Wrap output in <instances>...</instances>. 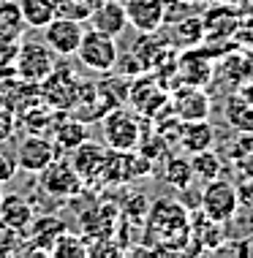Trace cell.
<instances>
[{
  "label": "cell",
  "mask_w": 253,
  "mask_h": 258,
  "mask_svg": "<svg viewBox=\"0 0 253 258\" xmlns=\"http://www.w3.org/2000/svg\"><path fill=\"white\" fill-rule=\"evenodd\" d=\"M147 239L158 236L156 250H185V242L191 239V215L177 201H158L147 220Z\"/></svg>",
  "instance_id": "6da1fadb"
},
{
  "label": "cell",
  "mask_w": 253,
  "mask_h": 258,
  "mask_svg": "<svg viewBox=\"0 0 253 258\" xmlns=\"http://www.w3.org/2000/svg\"><path fill=\"white\" fill-rule=\"evenodd\" d=\"M76 57L84 68L90 71H98V74H109L112 68H117V60H120V49H117V41L107 36V33L90 30L82 33V41L76 46Z\"/></svg>",
  "instance_id": "7a4b0ae2"
},
{
  "label": "cell",
  "mask_w": 253,
  "mask_h": 258,
  "mask_svg": "<svg viewBox=\"0 0 253 258\" xmlns=\"http://www.w3.org/2000/svg\"><path fill=\"white\" fill-rule=\"evenodd\" d=\"M199 207L201 212L207 215V218H213L218 223H226L231 215L237 212V207H240V199H237V185H231L229 179H210L205 182L199 193Z\"/></svg>",
  "instance_id": "3957f363"
},
{
  "label": "cell",
  "mask_w": 253,
  "mask_h": 258,
  "mask_svg": "<svg viewBox=\"0 0 253 258\" xmlns=\"http://www.w3.org/2000/svg\"><path fill=\"white\" fill-rule=\"evenodd\" d=\"M142 125L133 114L123 109H109V114L104 117V142L109 144V150H136Z\"/></svg>",
  "instance_id": "277c9868"
},
{
  "label": "cell",
  "mask_w": 253,
  "mask_h": 258,
  "mask_svg": "<svg viewBox=\"0 0 253 258\" xmlns=\"http://www.w3.org/2000/svg\"><path fill=\"white\" fill-rule=\"evenodd\" d=\"M41 187L55 199H71L82 190V179H79V174H76V169L71 166V160L58 155L44 171H41Z\"/></svg>",
  "instance_id": "5b68a950"
},
{
  "label": "cell",
  "mask_w": 253,
  "mask_h": 258,
  "mask_svg": "<svg viewBox=\"0 0 253 258\" xmlns=\"http://www.w3.org/2000/svg\"><path fill=\"white\" fill-rule=\"evenodd\" d=\"M82 33H84V27H82L79 19L55 17L52 22L44 27V44L55 54L71 57V54H76V46H79V41H82Z\"/></svg>",
  "instance_id": "8992f818"
},
{
  "label": "cell",
  "mask_w": 253,
  "mask_h": 258,
  "mask_svg": "<svg viewBox=\"0 0 253 258\" xmlns=\"http://www.w3.org/2000/svg\"><path fill=\"white\" fill-rule=\"evenodd\" d=\"M58 155H60V150L55 142H49L46 136L30 134L27 139H22V144L17 150V166L30 174H41Z\"/></svg>",
  "instance_id": "52a82bcc"
},
{
  "label": "cell",
  "mask_w": 253,
  "mask_h": 258,
  "mask_svg": "<svg viewBox=\"0 0 253 258\" xmlns=\"http://www.w3.org/2000/svg\"><path fill=\"white\" fill-rule=\"evenodd\" d=\"M17 71L22 74L25 82L41 85V82L55 71V52L49 49L46 44L22 46V52H19V57H17Z\"/></svg>",
  "instance_id": "ba28073f"
},
{
  "label": "cell",
  "mask_w": 253,
  "mask_h": 258,
  "mask_svg": "<svg viewBox=\"0 0 253 258\" xmlns=\"http://www.w3.org/2000/svg\"><path fill=\"white\" fill-rule=\"evenodd\" d=\"M123 6H125L128 25H133L144 36L161 30V25L166 22V3L164 0H125Z\"/></svg>",
  "instance_id": "9c48e42d"
},
{
  "label": "cell",
  "mask_w": 253,
  "mask_h": 258,
  "mask_svg": "<svg viewBox=\"0 0 253 258\" xmlns=\"http://www.w3.org/2000/svg\"><path fill=\"white\" fill-rule=\"evenodd\" d=\"M107 155L109 150H104L101 144L84 139L79 147H74V158H71V166L79 174L82 185H93L95 177H104V166H107Z\"/></svg>",
  "instance_id": "30bf717a"
},
{
  "label": "cell",
  "mask_w": 253,
  "mask_h": 258,
  "mask_svg": "<svg viewBox=\"0 0 253 258\" xmlns=\"http://www.w3.org/2000/svg\"><path fill=\"white\" fill-rule=\"evenodd\" d=\"M87 19L93 22L95 30L107 33L112 38H117L125 27H128V17H125L123 0H93V9H90Z\"/></svg>",
  "instance_id": "8fae6325"
},
{
  "label": "cell",
  "mask_w": 253,
  "mask_h": 258,
  "mask_svg": "<svg viewBox=\"0 0 253 258\" xmlns=\"http://www.w3.org/2000/svg\"><path fill=\"white\" fill-rule=\"evenodd\" d=\"M172 111L180 117L182 122H193V120H207L210 114V95L199 85H188L185 90H180L174 95Z\"/></svg>",
  "instance_id": "7c38bea8"
},
{
  "label": "cell",
  "mask_w": 253,
  "mask_h": 258,
  "mask_svg": "<svg viewBox=\"0 0 253 258\" xmlns=\"http://www.w3.org/2000/svg\"><path fill=\"white\" fill-rule=\"evenodd\" d=\"M33 218H36V207H33L30 199L19 196V193H3V201H0V220L9 223L17 231H27L30 228Z\"/></svg>",
  "instance_id": "4fadbf2b"
},
{
  "label": "cell",
  "mask_w": 253,
  "mask_h": 258,
  "mask_svg": "<svg viewBox=\"0 0 253 258\" xmlns=\"http://www.w3.org/2000/svg\"><path fill=\"white\" fill-rule=\"evenodd\" d=\"M58 3L60 0H19V11L27 27L44 30V27L58 17Z\"/></svg>",
  "instance_id": "5bb4252c"
},
{
  "label": "cell",
  "mask_w": 253,
  "mask_h": 258,
  "mask_svg": "<svg viewBox=\"0 0 253 258\" xmlns=\"http://www.w3.org/2000/svg\"><path fill=\"white\" fill-rule=\"evenodd\" d=\"M215 142V131L213 125H210L207 120H193V122H185L182 125V136H180V144L185 152H201L207 147H213Z\"/></svg>",
  "instance_id": "9a60e30c"
},
{
  "label": "cell",
  "mask_w": 253,
  "mask_h": 258,
  "mask_svg": "<svg viewBox=\"0 0 253 258\" xmlns=\"http://www.w3.org/2000/svg\"><path fill=\"white\" fill-rule=\"evenodd\" d=\"M25 27L27 25H25V19H22V11H19V3L0 0V41L19 38Z\"/></svg>",
  "instance_id": "2e32d148"
},
{
  "label": "cell",
  "mask_w": 253,
  "mask_h": 258,
  "mask_svg": "<svg viewBox=\"0 0 253 258\" xmlns=\"http://www.w3.org/2000/svg\"><path fill=\"white\" fill-rule=\"evenodd\" d=\"M191 169H193V177H199L201 182H210V179L221 177V171H223V158L218 155L213 147H207V150H201V152H193Z\"/></svg>",
  "instance_id": "e0dca14e"
},
{
  "label": "cell",
  "mask_w": 253,
  "mask_h": 258,
  "mask_svg": "<svg viewBox=\"0 0 253 258\" xmlns=\"http://www.w3.org/2000/svg\"><path fill=\"white\" fill-rule=\"evenodd\" d=\"M164 179H166V185L174 187V190H185V187L193 182L191 160H185V158H180V155L169 158L166 166H164Z\"/></svg>",
  "instance_id": "ac0fdd59"
},
{
  "label": "cell",
  "mask_w": 253,
  "mask_h": 258,
  "mask_svg": "<svg viewBox=\"0 0 253 258\" xmlns=\"http://www.w3.org/2000/svg\"><path fill=\"white\" fill-rule=\"evenodd\" d=\"M87 139V128H84L82 120H66L55 128V144L58 150H74Z\"/></svg>",
  "instance_id": "d6986e66"
},
{
  "label": "cell",
  "mask_w": 253,
  "mask_h": 258,
  "mask_svg": "<svg viewBox=\"0 0 253 258\" xmlns=\"http://www.w3.org/2000/svg\"><path fill=\"white\" fill-rule=\"evenodd\" d=\"M226 120L231 128H237L240 134H253V106L242 98H229L226 101Z\"/></svg>",
  "instance_id": "ffe728a7"
},
{
  "label": "cell",
  "mask_w": 253,
  "mask_h": 258,
  "mask_svg": "<svg viewBox=\"0 0 253 258\" xmlns=\"http://www.w3.org/2000/svg\"><path fill=\"white\" fill-rule=\"evenodd\" d=\"M231 163L234 169L242 174V177H253V134H242L237 139V150L231 155Z\"/></svg>",
  "instance_id": "44dd1931"
},
{
  "label": "cell",
  "mask_w": 253,
  "mask_h": 258,
  "mask_svg": "<svg viewBox=\"0 0 253 258\" xmlns=\"http://www.w3.org/2000/svg\"><path fill=\"white\" fill-rule=\"evenodd\" d=\"M49 253H52V255H87V245H84V242H79L74 234H66V231H63L58 239L52 242Z\"/></svg>",
  "instance_id": "7402d4cb"
},
{
  "label": "cell",
  "mask_w": 253,
  "mask_h": 258,
  "mask_svg": "<svg viewBox=\"0 0 253 258\" xmlns=\"http://www.w3.org/2000/svg\"><path fill=\"white\" fill-rule=\"evenodd\" d=\"M22 239H25V231H17L9 223L0 220V258L19 253L22 250Z\"/></svg>",
  "instance_id": "603a6c76"
},
{
  "label": "cell",
  "mask_w": 253,
  "mask_h": 258,
  "mask_svg": "<svg viewBox=\"0 0 253 258\" xmlns=\"http://www.w3.org/2000/svg\"><path fill=\"white\" fill-rule=\"evenodd\" d=\"M177 36L182 38V44H199L201 38L207 36L205 33V19L199 17H182L180 25H177Z\"/></svg>",
  "instance_id": "cb8c5ba5"
},
{
  "label": "cell",
  "mask_w": 253,
  "mask_h": 258,
  "mask_svg": "<svg viewBox=\"0 0 253 258\" xmlns=\"http://www.w3.org/2000/svg\"><path fill=\"white\" fill-rule=\"evenodd\" d=\"M14 125H17V117H14V106L0 101V142H6L14 134Z\"/></svg>",
  "instance_id": "d4e9b609"
},
{
  "label": "cell",
  "mask_w": 253,
  "mask_h": 258,
  "mask_svg": "<svg viewBox=\"0 0 253 258\" xmlns=\"http://www.w3.org/2000/svg\"><path fill=\"white\" fill-rule=\"evenodd\" d=\"M17 155H9V152H0V185L9 182V179L17 174Z\"/></svg>",
  "instance_id": "484cf974"
},
{
  "label": "cell",
  "mask_w": 253,
  "mask_h": 258,
  "mask_svg": "<svg viewBox=\"0 0 253 258\" xmlns=\"http://www.w3.org/2000/svg\"><path fill=\"white\" fill-rule=\"evenodd\" d=\"M237 199H240V207L253 209V177H248L240 187H237Z\"/></svg>",
  "instance_id": "4316f807"
},
{
  "label": "cell",
  "mask_w": 253,
  "mask_h": 258,
  "mask_svg": "<svg viewBox=\"0 0 253 258\" xmlns=\"http://www.w3.org/2000/svg\"><path fill=\"white\" fill-rule=\"evenodd\" d=\"M74 3H93V0H74Z\"/></svg>",
  "instance_id": "83f0119b"
},
{
  "label": "cell",
  "mask_w": 253,
  "mask_h": 258,
  "mask_svg": "<svg viewBox=\"0 0 253 258\" xmlns=\"http://www.w3.org/2000/svg\"><path fill=\"white\" fill-rule=\"evenodd\" d=\"M248 242H250V253H253V234H250V239H248Z\"/></svg>",
  "instance_id": "f1b7e54d"
},
{
  "label": "cell",
  "mask_w": 253,
  "mask_h": 258,
  "mask_svg": "<svg viewBox=\"0 0 253 258\" xmlns=\"http://www.w3.org/2000/svg\"><path fill=\"white\" fill-rule=\"evenodd\" d=\"M0 201H3V185H0Z\"/></svg>",
  "instance_id": "f546056e"
}]
</instances>
